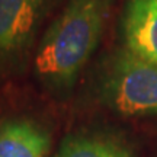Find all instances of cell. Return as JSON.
I'll use <instances>...</instances> for the list:
<instances>
[{
    "mask_svg": "<svg viewBox=\"0 0 157 157\" xmlns=\"http://www.w3.org/2000/svg\"><path fill=\"white\" fill-rule=\"evenodd\" d=\"M51 135L28 118L0 121V157H48Z\"/></svg>",
    "mask_w": 157,
    "mask_h": 157,
    "instance_id": "cell-5",
    "label": "cell"
},
{
    "mask_svg": "<svg viewBox=\"0 0 157 157\" xmlns=\"http://www.w3.org/2000/svg\"><path fill=\"white\" fill-rule=\"evenodd\" d=\"M113 0H68L35 56L39 80L57 92L73 87L101 41Z\"/></svg>",
    "mask_w": 157,
    "mask_h": 157,
    "instance_id": "cell-1",
    "label": "cell"
},
{
    "mask_svg": "<svg viewBox=\"0 0 157 157\" xmlns=\"http://www.w3.org/2000/svg\"><path fill=\"white\" fill-rule=\"evenodd\" d=\"M48 0H0V70L22 58L34 42Z\"/></svg>",
    "mask_w": 157,
    "mask_h": 157,
    "instance_id": "cell-3",
    "label": "cell"
},
{
    "mask_svg": "<svg viewBox=\"0 0 157 157\" xmlns=\"http://www.w3.org/2000/svg\"><path fill=\"white\" fill-rule=\"evenodd\" d=\"M125 50L157 64V0H129L122 16Z\"/></svg>",
    "mask_w": 157,
    "mask_h": 157,
    "instance_id": "cell-4",
    "label": "cell"
},
{
    "mask_svg": "<svg viewBox=\"0 0 157 157\" xmlns=\"http://www.w3.org/2000/svg\"><path fill=\"white\" fill-rule=\"evenodd\" d=\"M101 99L124 117L157 115V64L119 50L103 74Z\"/></svg>",
    "mask_w": 157,
    "mask_h": 157,
    "instance_id": "cell-2",
    "label": "cell"
},
{
    "mask_svg": "<svg viewBox=\"0 0 157 157\" xmlns=\"http://www.w3.org/2000/svg\"><path fill=\"white\" fill-rule=\"evenodd\" d=\"M54 157H135L124 140L103 132H77L67 135Z\"/></svg>",
    "mask_w": 157,
    "mask_h": 157,
    "instance_id": "cell-6",
    "label": "cell"
}]
</instances>
